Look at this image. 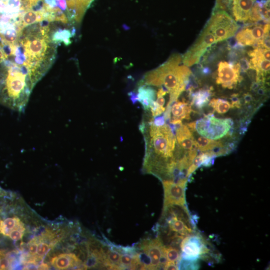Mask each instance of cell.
Returning a JSON list of instances; mask_svg holds the SVG:
<instances>
[{
	"label": "cell",
	"mask_w": 270,
	"mask_h": 270,
	"mask_svg": "<svg viewBox=\"0 0 270 270\" xmlns=\"http://www.w3.org/2000/svg\"><path fill=\"white\" fill-rule=\"evenodd\" d=\"M48 22L43 21L25 28L12 46L14 62L26 68L35 85L56 58L58 44L52 40Z\"/></svg>",
	"instance_id": "obj_1"
},
{
	"label": "cell",
	"mask_w": 270,
	"mask_h": 270,
	"mask_svg": "<svg viewBox=\"0 0 270 270\" xmlns=\"http://www.w3.org/2000/svg\"><path fill=\"white\" fill-rule=\"evenodd\" d=\"M139 129L145 142L142 172L161 180L171 179L177 166L174 160L176 138L170 125L156 126L144 119Z\"/></svg>",
	"instance_id": "obj_2"
},
{
	"label": "cell",
	"mask_w": 270,
	"mask_h": 270,
	"mask_svg": "<svg viewBox=\"0 0 270 270\" xmlns=\"http://www.w3.org/2000/svg\"><path fill=\"white\" fill-rule=\"evenodd\" d=\"M34 86L24 66L10 60H5L0 64V104L22 111Z\"/></svg>",
	"instance_id": "obj_3"
},
{
	"label": "cell",
	"mask_w": 270,
	"mask_h": 270,
	"mask_svg": "<svg viewBox=\"0 0 270 270\" xmlns=\"http://www.w3.org/2000/svg\"><path fill=\"white\" fill-rule=\"evenodd\" d=\"M182 56L172 54L168 59L156 68L148 72L140 82L146 85L163 86L170 94L166 109L178 100L186 88L192 74L188 66L182 64Z\"/></svg>",
	"instance_id": "obj_4"
},
{
	"label": "cell",
	"mask_w": 270,
	"mask_h": 270,
	"mask_svg": "<svg viewBox=\"0 0 270 270\" xmlns=\"http://www.w3.org/2000/svg\"><path fill=\"white\" fill-rule=\"evenodd\" d=\"M158 231L166 235L170 241L180 242L186 236L196 232L187 206H170L163 208Z\"/></svg>",
	"instance_id": "obj_5"
},
{
	"label": "cell",
	"mask_w": 270,
	"mask_h": 270,
	"mask_svg": "<svg viewBox=\"0 0 270 270\" xmlns=\"http://www.w3.org/2000/svg\"><path fill=\"white\" fill-rule=\"evenodd\" d=\"M233 126L232 118H217L212 112L187 124L192 131H196L200 136L214 140L232 134Z\"/></svg>",
	"instance_id": "obj_6"
},
{
	"label": "cell",
	"mask_w": 270,
	"mask_h": 270,
	"mask_svg": "<svg viewBox=\"0 0 270 270\" xmlns=\"http://www.w3.org/2000/svg\"><path fill=\"white\" fill-rule=\"evenodd\" d=\"M57 232L46 230L40 235L34 236L27 244V253L22 261L28 265L37 264L61 239Z\"/></svg>",
	"instance_id": "obj_7"
},
{
	"label": "cell",
	"mask_w": 270,
	"mask_h": 270,
	"mask_svg": "<svg viewBox=\"0 0 270 270\" xmlns=\"http://www.w3.org/2000/svg\"><path fill=\"white\" fill-rule=\"evenodd\" d=\"M139 262L143 270H157L163 268L166 262L164 245L156 236L154 238H146L138 244Z\"/></svg>",
	"instance_id": "obj_8"
},
{
	"label": "cell",
	"mask_w": 270,
	"mask_h": 270,
	"mask_svg": "<svg viewBox=\"0 0 270 270\" xmlns=\"http://www.w3.org/2000/svg\"><path fill=\"white\" fill-rule=\"evenodd\" d=\"M205 26L214 35L217 42L233 37L239 28L234 19L226 11L220 10H213Z\"/></svg>",
	"instance_id": "obj_9"
},
{
	"label": "cell",
	"mask_w": 270,
	"mask_h": 270,
	"mask_svg": "<svg viewBox=\"0 0 270 270\" xmlns=\"http://www.w3.org/2000/svg\"><path fill=\"white\" fill-rule=\"evenodd\" d=\"M217 42L214 35L204 26L196 42L182 56V62L187 66L198 64L209 48Z\"/></svg>",
	"instance_id": "obj_10"
},
{
	"label": "cell",
	"mask_w": 270,
	"mask_h": 270,
	"mask_svg": "<svg viewBox=\"0 0 270 270\" xmlns=\"http://www.w3.org/2000/svg\"><path fill=\"white\" fill-rule=\"evenodd\" d=\"M181 258L185 260L204 259L210 252L207 241L196 232L185 236L180 242Z\"/></svg>",
	"instance_id": "obj_11"
},
{
	"label": "cell",
	"mask_w": 270,
	"mask_h": 270,
	"mask_svg": "<svg viewBox=\"0 0 270 270\" xmlns=\"http://www.w3.org/2000/svg\"><path fill=\"white\" fill-rule=\"evenodd\" d=\"M188 179L184 178L176 182L166 180H162L164 192V206H186V189Z\"/></svg>",
	"instance_id": "obj_12"
},
{
	"label": "cell",
	"mask_w": 270,
	"mask_h": 270,
	"mask_svg": "<svg viewBox=\"0 0 270 270\" xmlns=\"http://www.w3.org/2000/svg\"><path fill=\"white\" fill-rule=\"evenodd\" d=\"M270 33V22L263 25L254 24L246 26L240 30L236 40L240 46L258 47L262 43L266 34Z\"/></svg>",
	"instance_id": "obj_13"
},
{
	"label": "cell",
	"mask_w": 270,
	"mask_h": 270,
	"mask_svg": "<svg viewBox=\"0 0 270 270\" xmlns=\"http://www.w3.org/2000/svg\"><path fill=\"white\" fill-rule=\"evenodd\" d=\"M251 58L250 68L256 71V82L264 84L266 76L270 74V49L257 47L248 52Z\"/></svg>",
	"instance_id": "obj_14"
},
{
	"label": "cell",
	"mask_w": 270,
	"mask_h": 270,
	"mask_svg": "<svg viewBox=\"0 0 270 270\" xmlns=\"http://www.w3.org/2000/svg\"><path fill=\"white\" fill-rule=\"evenodd\" d=\"M240 72V68L238 63L232 64L221 61L218 64L216 82L224 88H234L242 79Z\"/></svg>",
	"instance_id": "obj_15"
},
{
	"label": "cell",
	"mask_w": 270,
	"mask_h": 270,
	"mask_svg": "<svg viewBox=\"0 0 270 270\" xmlns=\"http://www.w3.org/2000/svg\"><path fill=\"white\" fill-rule=\"evenodd\" d=\"M26 231V227L16 216L0 220V234L14 241L20 240Z\"/></svg>",
	"instance_id": "obj_16"
},
{
	"label": "cell",
	"mask_w": 270,
	"mask_h": 270,
	"mask_svg": "<svg viewBox=\"0 0 270 270\" xmlns=\"http://www.w3.org/2000/svg\"><path fill=\"white\" fill-rule=\"evenodd\" d=\"M50 264L56 270L85 268L82 260L73 253H62L54 256Z\"/></svg>",
	"instance_id": "obj_17"
},
{
	"label": "cell",
	"mask_w": 270,
	"mask_h": 270,
	"mask_svg": "<svg viewBox=\"0 0 270 270\" xmlns=\"http://www.w3.org/2000/svg\"><path fill=\"white\" fill-rule=\"evenodd\" d=\"M176 126L174 134L177 145L186 152L197 149L194 136L188 126L182 124Z\"/></svg>",
	"instance_id": "obj_18"
},
{
	"label": "cell",
	"mask_w": 270,
	"mask_h": 270,
	"mask_svg": "<svg viewBox=\"0 0 270 270\" xmlns=\"http://www.w3.org/2000/svg\"><path fill=\"white\" fill-rule=\"evenodd\" d=\"M46 21V14L40 10H27L18 13L16 26L20 32L25 28L33 24Z\"/></svg>",
	"instance_id": "obj_19"
},
{
	"label": "cell",
	"mask_w": 270,
	"mask_h": 270,
	"mask_svg": "<svg viewBox=\"0 0 270 270\" xmlns=\"http://www.w3.org/2000/svg\"><path fill=\"white\" fill-rule=\"evenodd\" d=\"M192 111L190 104L185 101L176 100L170 107V124L174 125L182 124L184 119H190Z\"/></svg>",
	"instance_id": "obj_20"
},
{
	"label": "cell",
	"mask_w": 270,
	"mask_h": 270,
	"mask_svg": "<svg viewBox=\"0 0 270 270\" xmlns=\"http://www.w3.org/2000/svg\"><path fill=\"white\" fill-rule=\"evenodd\" d=\"M257 0H232L230 8L236 22H246L250 10Z\"/></svg>",
	"instance_id": "obj_21"
},
{
	"label": "cell",
	"mask_w": 270,
	"mask_h": 270,
	"mask_svg": "<svg viewBox=\"0 0 270 270\" xmlns=\"http://www.w3.org/2000/svg\"><path fill=\"white\" fill-rule=\"evenodd\" d=\"M248 21L270 22V0H257L250 10Z\"/></svg>",
	"instance_id": "obj_22"
},
{
	"label": "cell",
	"mask_w": 270,
	"mask_h": 270,
	"mask_svg": "<svg viewBox=\"0 0 270 270\" xmlns=\"http://www.w3.org/2000/svg\"><path fill=\"white\" fill-rule=\"evenodd\" d=\"M136 93L138 102L141 104L146 112H148L152 104L156 100V90L150 86L144 84L140 81Z\"/></svg>",
	"instance_id": "obj_23"
},
{
	"label": "cell",
	"mask_w": 270,
	"mask_h": 270,
	"mask_svg": "<svg viewBox=\"0 0 270 270\" xmlns=\"http://www.w3.org/2000/svg\"><path fill=\"white\" fill-rule=\"evenodd\" d=\"M75 29L58 28L55 30H50L52 40L58 45L59 43H64L66 46L71 44L70 38L75 34Z\"/></svg>",
	"instance_id": "obj_24"
},
{
	"label": "cell",
	"mask_w": 270,
	"mask_h": 270,
	"mask_svg": "<svg viewBox=\"0 0 270 270\" xmlns=\"http://www.w3.org/2000/svg\"><path fill=\"white\" fill-rule=\"evenodd\" d=\"M194 140L197 150L201 152L210 151L225 146L222 141L210 139L202 136L197 138L194 137Z\"/></svg>",
	"instance_id": "obj_25"
},
{
	"label": "cell",
	"mask_w": 270,
	"mask_h": 270,
	"mask_svg": "<svg viewBox=\"0 0 270 270\" xmlns=\"http://www.w3.org/2000/svg\"><path fill=\"white\" fill-rule=\"evenodd\" d=\"M212 93L209 90L200 89L195 92H190L192 98L190 105L198 109H201L205 106L210 102Z\"/></svg>",
	"instance_id": "obj_26"
},
{
	"label": "cell",
	"mask_w": 270,
	"mask_h": 270,
	"mask_svg": "<svg viewBox=\"0 0 270 270\" xmlns=\"http://www.w3.org/2000/svg\"><path fill=\"white\" fill-rule=\"evenodd\" d=\"M208 105L214 111L220 114H225L232 108V104L228 101L222 98H212Z\"/></svg>",
	"instance_id": "obj_27"
},
{
	"label": "cell",
	"mask_w": 270,
	"mask_h": 270,
	"mask_svg": "<svg viewBox=\"0 0 270 270\" xmlns=\"http://www.w3.org/2000/svg\"><path fill=\"white\" fill-rule=\"evenodd\" d=\"M16 258L11 252L0 250V270H10L14 268Z\"/></svg>",
	"instance_id": "obj_28"
},
{
	"label": "cell",
	"mask_w": 270,
	"mask_h": 270,
	"mask_svg": "<svg viewBox=\"0 0 270 270\" xmlns=\"http://www.w3.org/2000/svg\"><path fill=\"white\" fill-rule=\"evenodd\" d=\"M164 255L166 262L176 263L178 265L181 258L180 250L172 246H164Z\"/></svg>",
	"instance_id": "obj_29"
},
{
	"label": "cell",
	"mask_w": 270,
	"mask_h": 270,
	"mask_svg": "<svg viewBox=\"0 0 270 270\" xmlns=\"http://www.w3.org/2000/svg\"><path fill=\"white\" fill-rule=\"evenodd\" d=\"M179 270H197L200 266L198 260L180 259L178 264Z\"/></svg>",
	"instance_id": "obj_30"
},
{
	"label": "cell",
	"mask_w": 270,
	"mask_h": 270,
	"mask_svg": "<svg viewBox=\"0 0 270 270\" xmlns=\"http://www.w3.org/2000/svg\"><path fill=\"white\" fill-rule=\"evenodd\" d=\"M232 0H216V4L213 10H228L230 8Z\"/></svg>",
	"instance_id": "obj_31"
},
{
	"label": "cell",
	"mask_w": 270,
	"mask_h": 270,
	"mask_svg": "<svg viewBox=\"0 0 270 270\" xmlns=\"http://www.w3.org/2000/svg\"><path fill=\"white\" fill-rule=\"evenodd\" d=\"M232 108H240L241 107L240 100L237 94H234L230 98Z\"/></svg>",
	"instance_id": "obj_32"
},
{
	"label": "cell",
	"mask_w": 270,
	"mask_h": 270,
	"mask_svg": "<svg viewBox=\"0 0 270 270\" xmlns=\"http://www.w3.org/2000/svg\"><path fill=\"white\" fill-rule=\"evenodd\" d=\"M164 270H179L178 265L174 262H166L163 266Z\"/></svg>",
	"instance_id": "obj_33"
},
{
	"label": "cell",
	"mask_w": 270,
	"mask_h": 270,
	"mask_svg": "<svg viewBox=\"0 0 270 270\" xmlns=\"http://www.w3.org/2000/svg\"><path fill=\"white\" fill-rule=\"evenodd\" d=\"M57 5L64 11L66 10V0H56Z\"/></svg>",
	"instance_id": "obj_34"
},
{
	"label": "cell",
	"mask_w": 270,
	"mask_h": 270,
	"mask_svg": "<svg viewBox=\"0 0 270 270\" xmlns=\"http://www.w3.org/2000/svg\"><path fill=\"white\" fill-rule=\"evenodd\" d=\"M244 104H248L249 103H250L252 101L253 98L251 94L249 93H246L244 94Z\"/></svg>",
	"instance_id": "obj_35"
},
{
	"label": "cell",
	"mask_w": 270,
	"mask_h": 270,
	"mask_svg": "<svg viewBox=\"0 0 270 270\" xmlns=\"http://www.w3.org/2000/svg\"><path fill=\"white\" fill-rule=\"evenodd\" d=\"M130 99L133 104H135L138 102L137 93L134 91L130 92L128 94Z\"/></svg>",
	"instance_id": "obj_36"
},
{
	"label": "cell",
	"mask_w": 270,
	"mask_h": 270,
	"mask_svg": "<svg viewBox=\"0 0 270 270\" xmlns=\"http://www.w3.org/2000/svg\"><path fill=\"white\" fill-rule=\"evenodd\" d=\"M8 56L4 52L2 48L0 46V64L4 61Z\"/></svg>",
	"instance_id": "obj_37"
},
{
	"label": "cell",
	"mask_w": 270,
	"mask_h": 270,
	"mask_svg": "<svg viewBox=\"0 0 270 270\" xmlns=\"http://www.w3.org/2000/svg\"><path fill=\"white\" fill-rule=\"evenodd\" d=\"M45 2L51 7L56 6V0H44Z\"/></svg>",
	"instance_id": "obj_38"
}]
</instances>
